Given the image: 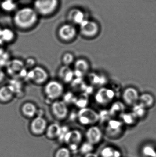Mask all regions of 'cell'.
<instances>
[{"mask_svg": "<svg viewBox=\"0 0 156 157\" xmlns=\"http://www.w3.org/2000/svg\"><path fill=\"white\" fill-rule=\"evenodd\" d=\"M38 14L34 8L26 6L18 9L14 15L15 25L21 29H27L35 25L38 21Z\"/></svg>", "mask_w": 156, "mask_h": 157, "instance_id": "6da1fadb", "label": "cell"}, {"mask_svg": "<svg viewBox=\"0 0 156 157\" xmlns=\"http://www.w3.org/2000/svg\"><path fill=\"white\" fill-rule=\"evenodd\" d=\"M59 5V0H35L34 9L38 15L48 16L54 13Z\"/></svg>", "mask_w": 156, "mask_h": 157, "instance_id": "7a4b0ae2", "label": "cell"}, {"mask_svg": "<svg viewBox=\"0 0 156 157\" xmlns=\"http://www.w3.org/2000/svg\"><path fill=\"white\" fill-rule=\"evenodd\" d=\"M82 133L78 130L68 131L63 136L64 144L72 152L79 149L82 144Z\"/></svg>", "mask_w": 156, "mask_h": 157, "instance_id": "3957f363", "label": "cell"}, {"mask_svg": "<svg viewBox=\"0 0 156 157\" xmlns=\"http://www.w3.org/2000/svg\"><path fill=\"white\" fill-rule=\"evenodd\" d=\"M79 122L84 126L95 125L100 120V114L91 108H81L78 113Z\"/></svg>", "mask_w": 156, "mask_h": 157, "instance_id": "277c9868", "label": "cell"}, {"mask_svg": "<svg viewBox=\"0 0 156 157\" xmlns=\"http://www.w3.org/2000/svg\"><path fill=\"white\" fill-rule=\"evenodd\" d=\"M124 124L121 120L110 119L105 126V134L111 139L119 138L123 133Z\"/></svg>", "mask_w": 156, "mask_h": 157, "instance_id": "5b68a950", "label": "cell"}, {"mask_svg": "<svg viewBox=\"0 0 156 157\" xmlns=\"http://www.w3.org/2000/svg\"><path fill=\"white\" fill-rule=\"evenodd\" d=\"M63 85L59 81L51 80L46 82L44 87V92L49 99L55 100L61 97L64 92Z\"/></svg>", "mask_w": 156, "mask_h": 157, "instance_id": "8992f818", "label": "cell"}, {"mask_svg": "<svg viewBox=\"0 0 156 157\" xmlns=\"http://www.w3.org/2000/svg\"><path fill=\"white\" fill-rule=\"evenodd\" d=\"M48 127L46 120L41 116L34 118L29 125L31 133L35 136H40L45 133Z\"/></svg>", "mask_w": 156, "mask_h": 157, "instance_id": "52a82bcc", "label": "cell"}, {"mask_svg": "<svg viewBox=\"0 0 156 157\" xmlns=\"http://www.w3.org/2000/svg\"><path fill=\"white\" fill-rule=\"evenodd\" d=\"M79 30L83 36L93 38L97 36L100 30L99 25L92 20L85 19L79 25Z\"/></svg>", "mask_w": 156, "mask_h": 157, "instance_id": "ba28073f", "label": "cell"}, {"mask_svg": "<svg viewBox=\"0 0 156 157\" xmlns=\"http://www.w3.org/2000/svg\"><path fill=\"white\" fill-rule=\"evenodd\" d=\"M115 96V92L111 89L102 87L97 91L94 98L98 104L105 106L111 103L114 99Z\"/></svg>", "mask_w": 156, "mask_h": 157, "instance_id": "9c48e42d", "label": "cell"}, {"mask_svg": "<svg viewBox=\"0 0 156 157\" xmlns=\"http://www.w3.org/2000/svg\"><path fill=\"white\" fill-rule=\"evenodd\" d=\"M103 133L100 128L96 125L90 126L85 133L86 142L95 146L100 144L103 139Z\"/></svg>", "mask_w": 156, "mask_h": 157, "instance_id": "30bf717a", "label": "cell"}, {"mask_svg": "<svg viewBox=\"0 0 156 157\" xmlns=\"http://www.w3.org/2000/svg\"><path fill=\"white\" fill-rule=\"evenodd\" d=\"M51 110L54 117L59 121L65 120L68 114L67 106L62 101L56 100L53 101L51 105Z\"/></svg>", "mask_w": 156, "mask_h": 157, "instance_id": "8fae6325", "label": "cell"}, {"mask_svg": "<svg viewBox=\"0 0 156 157\" xmlns=\"http://www.w3.org/2000/svg\"><path fill=\"white\" fill-rule=\"evenodd\" d=\"M28 78L35 84L41 85L47 81L49 75L44 68L41 67H34L27 73Z\"/></svg>", "mask_w": 156, "mask_h": 157, "instance_id": "7c38bea8", "label": "cell"}, {"mask_svg": "<svg viewBox=\"0 0 156 157\" xmlns=\"http://www.w3.org/2000/svg\"><path fill=\"white\" fill-rule=\"evenodd\" d=\"M77 30L74 25L65 24L62 25L58 30V35L61 40L65 41H71L77 36Z\"/></svg>", "mask_w": 156, "mask_h": 157, "instance_id": "4fadbf2b", "label": "cell"}, {"mask_svg": "<svg viewBox=\"0 0 156 157\" xmlns=\"http://www.w3.org/2000/svg\"><path fill=\"white\" fill-rule=\"evenodd\" d=\"M139 95L138 90L132 87L126 88L122 93L124 102L128 106H133L138 103Z\"/></svg>", "mask_w": 156, "mask_h": 157, "instance_id": "5bb4252c", "label": "cell"}, {"mask_svg": "<svg viewBox=\"0 0 156 157\" xmlns=\"http://www.w3.org/2000/svg\"><path fill=\"white\" fill-rule=\"evenodd\" d=\"M75 71H74L75 75L78 77L84 76L89 72L90 65L89 62L84 59H79L75 62L74 64Z\"/></svg>", "mask_w": 156, "mask_h": 157, "instance_id": "9a60e30c", "label": "cell"}, {"mask_svg": "<svg viewBox=\"0 0 156 157\" xmlns=\"http://www.w3.org/2000/svg\"><path fill=\"white\" fill-rule=\"evenodd\" d=\"M62 131V127L58 124H51L48 125L45 134L47 138L49 140H56L60 138Z\"/></svg>", "mask_w": 156, "mask_h": 157, "instance_id": "2e32d148", "label": "cell"}, {"mask_svg": "<svg viewBox=\"0 0 156 157\" xmlns=\"http://www.w3.org/2000/svg\"><path fill=\"white\" fill-rule=\"evenodd\" d=\"M24 63L20 60L15 59L9 63L7 67V71L10 75H17L23 72L24 69Z\"/></svg>", "mask_w": 156, "mask_h": 157, "instance_id": "e0dca14e", "label": "cell"}, {"mask_svg": "<svg viewBox=\"0 0 156 157\" xmlns=\"http://www.w3.org/2000/svg\"><path fill=\"white\" fill-rule=\"evenodd\" d=\"M68 18L72 23L79 25L86 19L84 12L78 8L71 10L68 14Z\"/></svg>", "mask_w": 156, "mask_h": 157, "instance_id": "ac0fdd59", "label": "cell"}, {"mask_svg": "<svg viewBox=\"0 0 156 157\" xmlns=\"http://www.w3.org/2000/svg\"><path fill=\"white\" fill-rule=\"evenodd\" d=\"M100 157H122V154L120 149L111 145L106 146L101 150Z\"/></svg>", "mask_w": 156, "mask_h": 157, "instance_id": "d6986e66", "label": "cell"}, {"mask_svg": "<svg viewBox=\"0 0 156 157\" xmlns=\"http://www.w3.org/2000/svg\"><path fill=\"white\" fill-rule=\"evenodd\" d=\"M74 71H72L69 66L66 65L61 67L59 71V76L65 83L71 82L74 78Z\"/></svg>", "mask_w": 156, "mask_h": 157, "instance_id": "ffe728a7", "label": "cell"}, {"mask_svg": "<svg viewBox=\"0 0 156 157\" xmlns=\"http://www.w3.org/2000/svg\"><path fill=\"white\" fill-rule=\"evenodd\" d=\"M21 112L25 117L28 118H34L37 113L38 109L34 103L27 102L22 105Z\"/></svg>", "mask_w": 156, "mask_h": 157, "instance_id": "44dd1931", "label": "cell"}, {"mask_svg": "<svg viewBox=\"0 0 156 157\" xmlns=\"http://www.w3.org/2000/svg\"><path fill=\"white\" fill-rule=\"evenodd\" d=\"M14 93L10 86H4L0 87V102L7 103L13 99Z\"/></svg>", "mask_w": 156, "mask_h": 157, "instance_id": "7402d4cb", "label": "cell"}, {"mask_svg": "<svg viewBox=\"0 0 156 157\" xmlns=\"http://www.w3.org/2000/svg\"><path fill=\"white\" fill-rule=\"evenodd\" d=\"M138 103L142 104L147 109H149L154 106L155 103L154 98L150 93H143L140 95Z\"/></svg>", "mask_w": 156, "mask_h": 157, "instance_id": "603a6c76", "label": "cell"}, {"mask_svg": "<svg viewBox=\"0 0 156 157\" xmlns=\"http://www.w3.org/2000/svg\"><path fill=\"white\" fill-rule=\"evenodd\" d=\"M125 107L124 104L122 102L117 101L114 102L112 105L109 111L110 116L115 117L117 116H121L125 112Z\"/></svg>", "mask_w": 156, "mask_h": 157, "instance_id": "cb8c5ba5", "label": "cell"}, {"mask_svg": "<svg viewBox=\"0 0 156 157\" xmlns=\"http://www.w3.org/2000/svg\"><path fill=\"white\" fill-rule=\"evenodd\" d=\"M121 117L122 121L124 124L130 126L134 125L138 120V119L132 112L130 113L124 112L121 115Z\"/></svg>", "mask_w": 156, "mask_h": 157, "instance_id": "d4e9b609", "label": "cell"}, {"mask_svg": "<svg viewBox=\"0 0 156 157\" xmlns=\"http://www.w3.org/2000/svg\"><path fill=\"white\" fill-rule=\"evenodd\" d=\"M132 112L137 119L144 117L147 112V109L139 103H136L133 106Z\"/></svg>", "mask_w": 156, "mask_h": 157, "instance_id": "484cf974", "label": "cell"}, {"mask_svg": "<svg viewBox=\"0 0 156 157\" xmlns=\"http://www.w3.org/2000/svg\"><path fill=\"white\" fill-rule=\"evenodd\" d=\"M72 152L67 146L61 147L56 150L54 157H72Z\"/></svg>", "mask_w": 156, "mask_h": 157, "instance_id": "4316f807", "label": "cell"}, {"mask_svg": "<svg viewBox=\"0 0 156 157\" xmlns=\"http://www.w3.org/2000/svg\"><path fill=\"white\" fill-rule=\"evenodd\" d=\"M142 153L144 157H156V149L152 145L144 146L142 148Z\"/></svg>", "mask_w": 156, "mask_h": 157, "instance_id": "83f0119b", "label": "cell"}, {"mask_svg": "<svg viewBox=\"0 0 156 157\" xmlns=\"http://www.w3.org/2000/svg\"><path fill=\"white\" fill-rule=\"evenodd\" d=\"M1 36L2 40L5 42H10L13 39L15 34L11 29H5L1 31Z\"/></svg>", "mask_w": 156, "mask_h": 157, "instance_id": "f1b7e54d", "label": "cell"}, {"mask_svg": "<svg viewBox=\"0 0 156 157\" xmlns=\"http://www.w3.org/2000/svg\"><path fill=\"white\" fill-rule=\"evenodd\" d=\"M94 147V146L88 142H85V143H82L79 149L80 150L82 154H83L84 155L89 153H93Z\"/></svg>", "mask_w": 156, "mask_h": 157, "instance_id": "f546056e", "label": "cell"}, {"mask_svg": "<svg viewBox=\"0 0 156 157\" xmlns=\"http://www.w3.org/2000/svg\"><path fill=\"white\" fill-rule=\"evenodd\" d=\"M74 62V55L71 52H67L62 57V62L64 65L69 66Z\"/></svg>", "mask_w": 156, "mask_h": 157, "instance_id": "4dcf8cb0", "label": "cell"}, {"mask_svg": "<svg viewBox=\"0 0 156 157\" xmlns=\"http://www.w3.org/2000/svg\"><path fill=\"white\" fill-rule=\"evenodd\" d=\"M2 8L7 11L13 10L15 7V4L12 0H6L2 3Z\"/></svg>", "mask_w": 156, "mask_h": 157, "instance_id": "1f68e13d", "label": "cell"}, {"mask_svg": "<svg viewBox=\"0 0 156 157\" xmlns=\"http://www.w3.org/2000/svg\"><path fill=\"white\" fill-rule=\"evenodd\" d=\"M93 79H92L93 82H94V84H100L102 85V84H104V82H105V79L102 76H98V75H93Z\"/></svg>", "mask_w": 156, "mask_h": 157, "instance_id": "d6a6232c", "label": "cell"}, {"mask_svg": "<svg viewBox=\"0 0 156 157\" xmlns=\"http://www.w3.org/2000/svg\"><path fill=\"white\" fill-rule=\"evenodd\" d=\"M5 74L3 71L0 68V84L3 82L5 79Z\"/></svg>", "mask_w": 156, "mask_h": 157, "instance_id": "836d02e7", "label": "cell"}, {"mask_svg": "<svg viewBox=\"0 0 156 157\" xmlns=\"http://www.w3.org/2000/svg\"><path fill=\"white\" fill-rule=\"evenodd\" d=\"M34 63L35 61L32 59H28L26 61L27 65L28 66H30V67L34 66Z\"/></svg>", "mask_w": 156, "mask_h": 157, "instance_id": "e575fe53", "label": "cell"}, {"mask_svg": "<svg viewBox=\"0 0 156 157\" xmlns=\"http://www.w3.org/2000/svg\"><path fill=\"white\" fill-rule=\"evenodd\" d=\"M83 157H100V156L99 155L93 152V153H89L87 155H84Z\"/></svg>", "mask_w": 156, "mask_h": 157, "instance_id": "d590c367", "label": "cell"}]
</instances>
